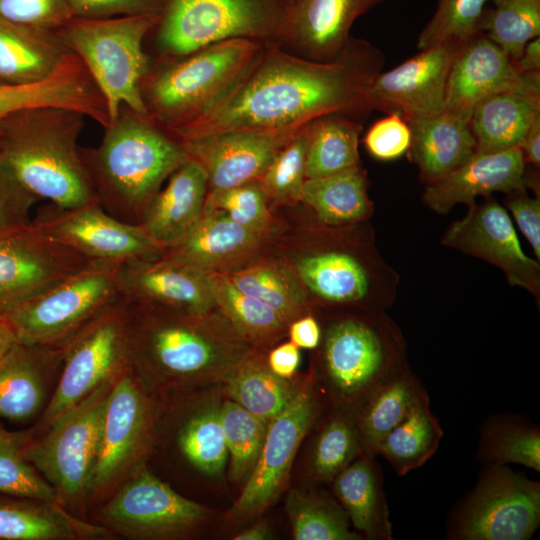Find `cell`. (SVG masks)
Returning a JSON list of instances; mask_svg holds the SVG:
<instances>
[{
    "label": "cell",
    "mask_w": 540,
    "mask_h": 540,
    "mask_svg": "<svg viewBox=\"0 0 540 540\" xmlns=\"http://www.w3.org/2000/svg\"><path fill=\"white\" fill-rule=\"evenodd\" d=\"M333 491L354 528L372 540H391L392 524L374 456L362 453L335 478Z\"/></svg>",
    "instance_id": "obj_34"
},
{
    "label": "cell",
    "mask_w": 540,
    "mask_h": 540,
    "mask_svg": "<svg viewBox=\"0 0 540 540\" xmlns=\"http://www.w3.org/2000/svg\"><path fill=\"white\" fill-rule=\"evenodd\" d=\"M73 17L103 19L160 14L164 0H65Z\"/></svg>",
    "instance_id": "obj_54"
},
{
    "label": "cell",
    "mask_w": 540,
    "mask_h": 540,
    "mask_svg": "<svg viewBox=\"0 0 540 540\" xmlns=\"http://www.w3.org/2000/svg\"><path fill=\"white\" fill-rule=\"evenodd\" d=\"M259 237L223 211L208 210L183 238L163 250L161 258L212 271L251 251Z\"/></svg>",
    "instance_id": "obj_32"
},
{
    "label": "cell",
    "mask_w": 540,
    "mask_h": 540,
    "mask_svg": "<svg viewBox=\"0 0 540 540\" xmlns=\"http://www.w3.org/2000/svg\"><path fill=\"white\" fill-rule=\"evenodd\" d=\"M86 116L37 106L0 118V166L35 199L59 209L97 201L78 138Z\"/></svg>",
    "instance_id": "obj_3"
},
{
    "label": "cell",
    "mask_w": 540,
    "mask_h": 540,
    "mask_svg": "<svg viewBox=\"0 0 540 540\" xmlns=\"http://www.w3.org/2000/svg\"><path fill=\"white\" fill-rule=\"evenodd\" d=\"M384 63L378 48L353 37L327 61L266 43L231 93L201 118L170 133L183 141L238 129H295L332 113L359 121L372 110L368 92Z\"/></svg>",
    "instance_id": "obj_1"
},
{
    "label": "cell",
    "mask_w": 540,
    "mask_h": 540,
    "mask_svg": "<svg viewBox=\"0 0 540 540\" xmlns=\"http://www.w3.org/2000/svg\"><path fill=\"white\" fill-rule=\"evenodd\" d=\"M300 359L299 348L289 341L270 351L267 366L277 376L290 379L296 373Z\"/></svg>",
    "instance_id": "obj_57"
},
{
    "label": "cell",
    "mask_w": 540,
    "mask_h": 540,
    "mask_svg": "<svg viewBox=\"0 0 540 540\" xmlns=\"http://www.w3.org/2000/svg\"><path fill=\"white\" fill-rule=\"evenodd\" d=\"M0 84H1V82H0Z\"/></svg>",
    "instance_id": "obj_63"
},
{
    "label": "cell",
    "mask_w": 540,
    "mask_h": 540,
    "mask_svg": "<svg viewBox=\"0 0 540 540\" xmlns=\"http://www.w3.org/2000/svg\"><path fill=\"white\" fill-rule=\"evenodd\" d=\"M215 209L259 236L269 223L267 198L259 181L208 192L204 211Z\"/></svg>",
    "instance_id": "obj_50"
},
{
    "label": "cell",
    "mask_w": 540,
    "mask_h": 540,
    "mask_svg": "<svg viewBox=\"0 0 540 540\" xmlns=\"http://www.w3.org/2000/svg\"><path fill=\"white\" fill-rule=\"evenodd\" d=\"M445 247L482 259L499 268L511 286L540 301V261L523 251L508 211L492 195L468 207L441 238Z\"/></svg>",
    "instance_id": "obj_19"
},
{
    "label": "cell",
    "mask_w": 540,
    "mask_h": 540,
    "mask_svg": "<svg viewBox=\"0 0 540 540\" xmlns=\"http://www.w3.org/2000/svg\"><path fill=\"white\" fill-rule=\"evenodd\" d=\"M521 73L540 71V37L529 41L523 49L520 58L514 62Z\"/></svg>",
    "instance_id": "obj_60"
},
{
    "label": "cell",
    "mask_w": 540,
    "mask_h": 540,
    "mask_svg": "<svg viewBox=\"0 0 540 540\" xmlns=\"http://www.w3.org/2000/svg\"><path fill=\"white\" fill-rule=\"evenodd\" d=\"M292 535L296 540H359L349 529V518L341 505L321 492L292 490L286 500Z\"/></svg>",
    "instance_id": "obj_39"
},
{
    "label": "cell",
    "mask_w": 540,
    "mask_h": 540,
    "mask_svg": "<svg viewBox=\"0 0 540 540\" xmlns=\"http://www.w3.org/2000/svg\"><path fill=\"white\" fill-rule=\"evenodd\" d=\"M482 13L479 32L516 62L526 44L540 37V0H491Z\"/></svg>",
    "instance_id": "obj_40"
},
{
    "label": "cell",
    "mask_w": 540,
    "mask_h": 540,
    "mask_svg": "<svg viewBox=\"0 0 540 540\" xmlns=\"http://www.w3.org/2000/svg\"><path fill=\"white\" fill-rule=\"evenodd\" d=\"M307 124L281 148L259 179L266 198L274 203L294 204L302 201L306 180Z\"/></svg>",
    "instance_id": "obj_48"
},
{
    "label": "cell",
    "mask_w": 540,
    "mask_h": 540,
    "mask_svg": "<svg viewBox=\"0 0 540 540\" xmlns=\"http://www.w3.org/2000/svg\"><path fill=\"white\" fill-rule=\"evenodd\" d=\"M63 347L18 343L0 361V418L25 421L43 406L47 382L61 366Z\"/></svg>",
    "instance_id": "obj_28"
},
{
    "label": "cell",
    "mask_w": 540,
    "mask_h": 540,
    "mask_svg": "<svg viewBox=\"0 0 540 540\" xmlns=\"http://www.w3.org/2000/svg\"><path fill=\"white\" fill-rule=\"evenodd\" d=\"M219 409L230 454V477L241 483L248 479L258 460L269 422L253 415L233 400L225 401Z\"/></svg>",
    "instance_id": "obj_44"
},
{
    "label": "cell",
    "mask_w": 540,
    "mask_h": 540,
    "mask_svg": "<svg viewBox=\"0 0 540 540\" xmlns=\"http://www.w3.org/2000/svg\"><path fill=\"white\" fill-rule=\"evenodd\" d=\"M539 116L540 73H525L521 82L486 97L474 107L469 125L476 153L518 147Z\"/></svg>",
    "instance_id": "obj_26"
},
{
    "label": "cell",
    "mask_w": 540,
    "mask_h": 540,
    "mask_svg": "<svg viewBox=\"0 0 540 540\" xmlns=\"http://www.w3.org/2000/svg\"><path fill=\"white\" fill-rule=\"evenodd\" d=\"M34 222L50 238L91 261L123 264L157 260L163 254L140 224L112 216L98 200L67 210L51 205Z\"/></svg>",
    "instance_id": "obj_17"
},
{
    "label": "cell",
    "mask_w": 540,
    "mask_h": 540,
    "mask_svg": "<svg viewBox=\"0 0 540 540\" xmlns=\"http://www.w3.org/2000/svg\"><path fill=\"white\" fill-rule=\"evenodd\" d=\"M208 194L204 168L188 158L145 206L140 225L163 250L183 238L199 221Z\"/></svg>",
    "instance_id": "obj_27"
},
{
    "label": "cell",
    "mask_w": 540,
    "mask_h": 540,
    "mask_svg": "<svg viewBox=\"0 0 540 540\" xmlns=\"http://www.w3.org/2000/svg\"><path fill=\"white\" fill-rule=\"evenodd\" d=\"M70 52L58 30L9 20L0 15V82L25 85L44 80Z\"/></svg>",
    "instance_id": "obj_31"
},
{
    "label": "cell",
    "mask_w": 540,
    "mask_h": 540,
    "mask_svg": "<svg viewBox=\"0 0 540 540\" xmlns=\"http://www.w3.org/2000/svg\"><path fill=\"white\" fill-rule=\"evenodd\" d=\"M159 15L73 17L58 30L65 47L83 62L103 96L110 122L121 106L148 117L140 85L151 65L143 42Z\"/></svg>",
    "instance_id": "obj_7"
},
{
    "label": "cell",
    "mask_w": 540,
    "mask_h": 540,
    "mask_svg": "<svg viewBox=\"0 0 540 540\" xmlns=\"http://www.w3.org/2000/svg\"><path fill=\"white\" fill-rule=\"evenodd\" d=\"M177 441L186 459L201 472L217 475L223 470L228 450L219 407H206L190 417L180 428Z\"/></svg>",
    "instance_id": "obj_47"
},
{
    "label": "cell",
    "mask_w": 540,
    "mask_h": 540,
    "mask_svg": "<svg viewBox=\"0 0 540 540\" xmlns=\"http://www.w3.org/2000/svg\"><path fill=\"white\" fill-rule=\"evenodd\" d=\"M300 128L238 129L180 141L188 157L204 168L208 192H214L259 181L277 153Z\"/></svg>",
    "instance_id": "obj_21"
},
{
    "label": "cell",
    "mask_w": 540,
    "mask_h": 540,
    "mask_svg": "<svg viewBox=\"0 0 540 540\" xmlns=\"http://www.w3.org/2000/svg\"><path fill=\"white\" fill-rule=\"evenodd\" d=\"M91 260L34 222L0 229V316L84 268Z\"/></svg>",
    "instance_id": "obj_16"
},
{
    "label": "cell",
    "mask_w": 540,
    "mask_h": 540,
    "mask_svg": "<svg viewBox=\"0 0 540 540\" xmlns=\"http://www.w3.org/2000/svg\"><path fill=\"white\" fill-rule=\"evenodd\" d=\"M540 523V483L489 464L451 520L448 538L527 540Z\"/></svg>",
    "instance_id": "obj_13"
},
{
    "label": "cell",
    "mask_w": 540,
    "mask_h": 540,
    "mask_svg": "<svg viewBox=\"0 0 540 540\" xmlns=\"http://www.w3.org/2000/svg\"><path fill=\"white\" fill-rule=\"evenodd\" d=\"M302 202L329 226L366 221L373 212L366 172L357 166L330 176L305 180Z\"/></svg>",
    "instance_id": "obj_35"
},
{
    "label": "cell",
    "mask_w": 540,
    "mask_h": 540,
    "mask_svg": "<svg viewBox=\"0 0 540 540\" xmlns=\"http://www.w3.org/2000/svg\"><path fill=\"white\" fill-rule=\"evenodd\" d=\"M363 142L375 159L394 160L407 153L411 144V129L398 114H387L369 128Z\"/></svg>",
    "instance_id": "obj_53"
},
{
    "label": "cell",
    "mask_w": 540,
    "mask_h": 540,
    "mask_svg": "<svg viewBox=\"0 0 540 540\" xmlns=\"http://www.w3.org/2000/svg\"><path fill=\"white\" fill-rule=\"evenodd\" d=\"M504 205L540 261V197H530L526 189L515 190L506 194Z\"/></svg>",
    "instance_id": "obj_55"
},
{
    "label": "cell",
    "mask_w": 540,
    "mask_h": 540,
    "mask_svg": "<svg viewBox=\"0 0 540 540\" xmlns=\"http://www.w3.org/2000/svg\"><path fill=\"white\" fill-rule=\"evenodd\" d=\"M118 263L91 261L81 270L26 300L6 316L25 345L63 347L118 301Z\"/></svg>",
    "instance_id": "obj_9"
},
{
    "label": "cell",
    "mask_w": 540,
    "mask_h": 540,
    "mask_svg": "<svg viewBox=\"0 0 540 540\" xmlns=\"http://www.w3.org/2000/svg\"><path fill=\"white\" fill-rule=\"evenodd\" d=\"M37 201L0 166V229L26 223Z\"/></svg>",
    "instance_id": "obj_56"
},
{
    "label": "cell",
    "mask_w": 540,
    "mask_h": 540,
    "mask_svg": "<svg viewBox=\"0 0 540 540\" xmlns=\"http://www.w3.org/2000/svg\"><path fill=\"white\" fill-rule=\"evenodd\" d=\"M363 452L352 414L337 412L322 426L312 446L309 473L318 482H331Z\"/></svg>",
    "instance_id": "obj_43"
},
{
    "label": "cell",
    "mask_w": 540,
    "mask_h": 540,
    "mask_svg": "<svg viewBox=\"0 0 540 540\" xmlns=\"http://www.w3.org/2000/svg\"><path fill=\"white\" fill-rule=\"evenodd\" d=\"M126 301L129 364L148 389L225 382L252 356L248 341L223 315Z\"/></svg>",
    "instance_id": "obj_2"
},
{
    "label": "cell",
    "mask_w": 540,
    "mask_h": 540,
    "mask_svg": "<svg viewBox=\"0 0 540 540\" xmlns=\"http://www.w3.org/2000/svg\"><path fill=\"white\" fill-rule=\"evenodd\" d=\"M270 538L269 527L266 522H257L251 527L237 534L235 540H265Z\"/></svg>",
    "instance_id": "obj_62"
},
{
    "label": "cell",
    "mask_w": 540,
    "mask_h": 540,
    "mask_svg": "<svg viewBox=\"0 0 540 540\" xmlns=\"http://www.w3.org/2000/svg\"><path fill=\"white\" fill-rule=\"evenodd\" d=\"M33 435L34 430L9 431L0 427V493L59 502L54 488L24 458V448Z\"/></svg>",
    "instance_id": "obj_46"
},
{
    "label": "cell",
    "mask_w": 540,
    "mask_h": 540,
    "mask_svg": "<svg viewBox=\"0 0 540 540\" xmlns=\"http://www.w3.org/2000/svg\"><path fill=\"white\" fill-rule=\"evenodd\" d=\"M460 45L421 49L393 69L380 72L368 92L371 109L398 114L407 123L445 111L449 71Z\"/></svg>",
    "instance_id": "obj_20"
},
{
    "label": "cell",
    "mask_w": 540,
    "mask_h": 540,
    "mask_svg": "<svg viewBox=\"0 0 540 540\" xmlns=\"http://www.w3.org/2000/svg\"><path fill=\"white\" fill-rule=\"evenodd\" d=\"M265 44L234 38L182 57L161 58L140 85L148 117L169 132L201 118L245 78Z\"/></svg>",
    "instance_id": "obj_5"
},
{
    "label": "cell",
    "mask_w": 540,
    "mask_h": 540,
    "mask_svg": "<svg viewBox=\"0 0 540 540\" xmlns=\"http://www.w3.org/2000/svg\"><path fill=\"white\" fill-rule=\"evenodd\" d=\"M0 15L49 30H59L73 18L65 0H0Z\"/></svg>",
    "instance_id": "obj_52"
},
{
    "label": "cell",
    "mask_w": 540,
    "mask_h": 540,
    "mask_svg": "<svg viewBox=\"0 0 540 540\" xmlns=\"http://www.w3.org/2000/svg\"><path fill=\"white\" fill-rule=\"evenodd\" d=\"M242 292L276 310L290 323L299 318L307 305L300 280L277 264H261L226 274Z\"/></svg>",
    "instance_id": "obj_42"
},
{
    "label": "cell",
    "mask_w": 540,
    "mask_h": 540,
    "mask_svg": "<svg viewBox=\"0 0 540 540\" xmlns=\"http://www.w3.org/2000/svg\"><path fill=\"white\" fill-rule=\"evenodd\" d=\"M318 396L301 386L292 402L270 420L258 460L230 510L234 519L261 513L281 494L296 452L318 415Z\"/></svg>",
    "instance_id": "obj_18"
},
{
    "label": "cell",
    "mask_w": 540,
    "mask_h": 540,
    "mask_svg": "<svg viewBox=\"0 0 540 540\" xmlns=\"http://www.w3.org/2000/svg\"><path fill=\"white\" fill-rule=\"evenodd\" d=\"M408 124L411 144L407 155L425 185L461 166L476 153L469 121L447 110Z\"/></svg>",
    "instance_id": "obj_29"
},
{
    "label": "cell",
    "mask_w": 540,
    "mask_h": 540,
    "mask_svg": "<svg viewBox=\"0 0 540 540\" xmlns=\"http://www.w3.org/2000/svg\"><path fill=\"white\" fill-rule=\"evenodd\" d=\"M290 342L299 349H314L322 338V328L317 319L311 315L300 316L289 325Z\"/></svg>",
    "instance_id": "obj_58"
},
{
    "label": "cell",
    "mask_w": 540,
    "mask_h": 540,
    "mask_svg": "<svg viewBox=\"0 0 540 540\" xmlns=\"http://www.w3.org/2000/svg\"><path fill=\"white\" fill-rule=\"evenodd\" d=\"M321 365L338 407L354 411L383 381L408 365L400 328L384 310L364 309L330 321L322 331ZM353 413V412H352Z\"/></svg>",
    "instance_id": "obj_6"
},
{
    "label": "cell",
    "mask_w": 540,
    "mask_h": 540,
    "mask_svg": "<svg viewBox=\"0 0 540 540\" xmlns=\"http://www.w3.org/2000/svg\"><path fill=\"white\" fill-rule=\"evenodd\" d=\"M209 510L174 491L144 464L112 493L100 510L101 525L130 539H173L189 534Z\"/></svg>",
    "instance_id": "obj_15"
},
{
    "label": "cell",
    "mask_w": 540,
    "mask_h": 540,
    "mask_svg": "<svg viewBox=\"0 0 540 540\" xmlns=\"http://www.w3.org/2000/svg\"><path fill=\"white\" fill-rule=\"evenodd\" d=\"M81 154L99 204L134 224L162 183L189 158L177 137L126 106L104 127L101 143L81 148Z\"/></svg>",
    "instance_id": "obj_4"
},
{
    "label": "cell",
    "mask_w": 540,
    "mask_h": 540,
    "mask_svg": "<svg viewBox=\"0 0 540 540\" xmlns=\"http://www.w3.org/2000/svg\"><path fill=\"white\" fill-rule=\"evenodd\" d=\"M480 457L489 464H521L540 471L538 428L510 419H494L482 429Z\"/></svg>",
    "instance_id": "obj_45"
},
{
    "label": "cell",
    "mask_w": 540,
    "mask_h": 540,
    "mask_svg": "<svg viewBox=\"0 0 540 540\" xmlns=\"http://www.w3.org/2000/svg\"><path fill=\"white\" fill-rule=\"evenodd\" d=\"M525 171L519 147L475 153L461 166L425 185L422 200L430 210L445 215L457 204L473 205L478 196L526 189Z\"/></svg>",
    "instance_id": "obj_23"
},
{
    "label": "cell",
    "mask_w": 540,
    "mask_h": 540,
    "mask_svg": "<svg viewBox=\"0 0 540 540\" xmlns=\"http://www.w3.org/2000/svg\"><path fill=\"white\" fill-rule=\"evenodd\" d=\"M112 536L106 527L75 517L57 501L0 499V539L103 540Z\"/></svg>",
    "instance_id": "obj_30"
},
{
    "label": "cell",
    "mask_w": 540,
    "mask_h": 540,
    "mask_svg": "<svg viewBox=\"0 0 540 540\" xmlns=\"http://www.w3.org/2000/svg\"><path fill=\"white\" fill-rule=\"evenodd\" d=\"M490 1L438 0L433 16L419 34L417 48L465 43L479 33L482 13Z\"/></svg>",
    "instance_id": "obj_49"
},
{
    "label": "cell",
    "mask_w": 540,
    "mask_h": 540,
    "mask_svg": "<svg viewBox=\"0 0 540 540\" xmlns=\"http://www.w3.org/2000/svg\"><path fill=\"white\" fill-rule=\"evenodd\" d=\"M442 436L443 430L430 410L427 396L387 434L377 455L402 476L424 465L437 451Z\"/></svg>",
    "instance_id": "obj_37"
},
{
    "label": "cell",
    "mask_w": 540,
    "mask_h": 540,
    "mask_svg": "<svg viewBox=\"0 0 540 540\" xmlns=\"http://www.w3.org/2000/svg\"><path fill=\"white\" fill-rule=\"evenodd\" d=\"M115 378L64 412L24 448V458L54 488L63 506L75 507L87 500L103 413Z\"/></svg>",
    "instance_id": "obj_11"
},
{
    "label": "cell",
    "mask_w": 540,
    "mask_h": 540,
    "mask_svg": "<svg viewBox=\"0 0 540 540\" xmlns=\"http://www.w3.org/2000/svg\"><path fill=\"white\" fill-rule=\"evenodd\" d=\"M154 416L148 388L128 364L114 379L105 405L87 500L110 497L144 464Z\"/></svg>",
    "instance_id": "obj_12"
},
{
    "label": "cell",
    "mask_w": 540,
    "mask_h": 540,
    "mask_svg": "<svg viewBox=\"0 0 540 540\" xmlns=\"http://www.w3.org/2000/svg\"><path fill=\"white\" fill-rule=\"evenodd\" d=\"M427 396L409 364L377 386L352 413L363 452L376 456L387 434Z\"/></svg>",
    "instance_id": "obj_33"
},
{
    "label": "cell",
    "mask_w": 540,
    "mask_h": 540,
    "mask_svg": "<svg viewBox=\"0 0 540 540\" xmlns=\"http://www.w3.org/2000/svg\"><path fill=\"white\" fill-rule=\"evenodd\" d=\"M231 400L270 422L295 398L301 386L274 374L251 356L225 381Z\"/></svg>",
    "instance_id": "obj_38"
},
{
    "label": "cell",
    "mask_w": 540,
    "mask_h": 540,
    "mask_svg": "<svg viewBox=\"0 0 540 540\" xmlns=\"http://www.w3.org/2000/svg\"><path fill=\"white\" fill-rule=\"evenodd\" d=\"M524 74L498 45L479 32L462 43L453 58L447 81L446 110L469 121L480 101L518 84Z\"/></svg>",
    "instance_id": "obj_25"
},
{
    "label": "cell",
    "mask_w": 540,
    "mask_h": 540,
    "mask_svg": "<svg viewBox=\"0 0 540 540\" xmlns=\"http://www.w3.org/2000/svg\"><path fill=\"white\" fill-rule=\"evenodd\" d=\"M126 303L122 296L63 346L59 380L42 413L38 432L42 433L64 412L102 383L115 378L129 364Z\"/></svg>",
    "instance_id": "obj_14"
},
{
    "label": "cell",
    "mask_w": 540,
    "mask_h": 540,
    "mask_svg": "<svg viewBox=\"0 0 540 540\" xmlns=\"http://www.w3.org/2000/svg\"><path fill=\"white\" fill-rule=\"evenodd\" d=\"M385 0H288L281 43L300 56L327 61L347 45L350 30L362 15Z\"/></svg>",
    "instance_id": "obj_24"
},
{
    "label": "cell",
    "mask_w": 540,
    "mask_h": 540,
    "mask_svg": "<svg viewBox=\"0 0 540 540\" xmlns=\"http://www.w3.org/2000/svg\"><path fill=\"white\" fill-rule=\"evenodd\" d=\"M288 0H164L154 27L161 58L234 38L281 44Z\"/></svg>",
    "instance_id": "obj_8"
},
{
    "label": "cell",
    "mask_w": 540,
    "mask_h": 540,
    "mask_svg": "<svg viewBox=\"0 0 540 540\" xmlns=\"http://www.w3.org/2000/svg\"><path fill=\"white\" fill-rule=\"evenodd\" d=\"M362 125L339 113L321 116L307 124L305 178L330 176L360 165L358 152Z\"/></svg>",
    "instance_id": "obj_36"
},
{
    "label": "cell",
    "mask_w": 540,
    "mask_h": 540,
    "mask_svg": "<svg viewBox=\"0 0 540 540\" xmlns=\"http://www.w3.org/2000/svg\"><path fill=\"white\" fill-rule=\"evenodd\" d=\"M526 164L540 166V116L532 123L518 146Z\"/></svg>",
    "instance_id": "obj_59"
},
{
    "label": "cell",
    "mask_w": 540,
    "mask_h": 540,
    "mask_svg": "<svg viewBox=\"0 0 540 540\" xmlns=\"http://www.w3.org/2000/svg\"><path fill=\"white\" fill-rule=\"evenodd\" d=\"M69 86L54 72L44 80L25 85L0 84V118L16 110L37 106H66Z\"/></svg>",
    "instance_id": "obj_51"
},
{
    "label": "cell",
    "mask_w": 540,
    "mask_h": 540,
    "mask_svg": "<svg viewBox=\"0 0 540 540\" xmlns=\"http://www.w3.org/2000/svg\"><path fill=\"white\" fill-rule=\"evenodd\" d=\"M122 296L173 311L202 315L216 308V280L212 271L159 258L119 265Z\"/></svg>",
    "instance_id": "obj_22"
},
{
    "label": "cell",
    "mask_w": 540,
    "mask_h": 540,
    "mask_svg": "<svg viewBox=\"0 0 540 540\" xmlns=\"http://www.w3.org/2000/svg\"><path fill=\"white\" fill-rule=\"evenodd\" d=\"M19 343L18 338L5 317L0 316V361Z\"/></svg>",
    "instance_id": "obj_61"
},
{
    "label": "cell",
    "mask_w": 540,
    "mask_h": 540,
    "mask_svg": "<svg viewBox=\"0 0 540 540\" xmlns=\"http://www.w3.org/2000/svg\"><path fill=\"white\" fill-rule=\"evenodd\" d=\"M216 308L248 342L279 336L289 324L276 310L239 290L224 273H214Z\"/></svg>",
    "instance_id": "obj_41"
},
{
    "label": "cell",
    "mask_w": 540,
    "mask_h": 540,
    "mask_svg": "<svg viewBox=\"0 0 540 540\" xmlns=\"http://www.w3.org/2000/svg\"><path fill=\"white\" fill-rule=\"evenodd\" d=\"M296 276L317 299L330 305L389 309L399 275L379 253L372 229L363 238L325 244L301 257Z\"/></svg>",
    "instance_id": "obj_10"
}]
</instances>
